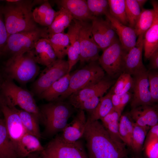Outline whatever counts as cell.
I'll return each mask as SVG.
<instances>
[{
	"label": "cell",
	"instance_id": "cell-27",
	"mask_svg": "<svg viewBox=\"0 0 158 158\" xmlns=\"http://www.w3.org/2000/svg\"><path fill=\"white\" fill-rule=\"evenodd\" d=\"M121 115L113 108L101 120L102 125L110 137L116 141L123 142L118 130L119 120Z\"/></svg>",
	"mask_w": 158,
	"mask_h": 158
},
{
	"label": "cell",
	"instance_id": "cell-25",
	"mask_svg": "<svg viewBox=\"0 0 158 158\" xmlns=\"http://www.w3.org/2000/svg\"><path fill=\"white\" fill-rule=\"evenodd\" d=\"M73 19L71 14L67 10L60 7L53 22L47 27L48 38L54 35L64 32L65 29L69 26Z\"/></svg>",
	"mask_w": 158,
	"mask_h": 158
},
{
	"label": "cell",
	"instance_id": "cell-46",
	"mask_svg": "<svg viewBox=\"0 0 158 158\" xmlns=\"http://www.w3.org/2000/svg\"><path fill=\"white\" fill-rule=\"evenodd\" d=\"M150 64L151 67L154 69L158 68V49L155 51L150 56Z\"/></svg>",
	"mask_w": 158,
	"mask_h": 158
},
{
	"label": "cell",
	"instance_id": "cell-10",
	"mask_svg": "<svg viewBox=\"0 0 158 158\" xmlns=\"http://www.w3.org/2000/svg\"><path fill=\"white\" fill-rule=\"evenodd\" d=\"M81 65L97 61L99 56L100 48L94 38L92 24L89 21H81L79 32Z\"/></svg>",
	"mask_w": 158,
	"mask_h": 158
},
{
	"label": "cell",
	"instance_id": "cell-8",
	"mask_svg": "<svg viewBox=\"0 0 158 158\" xmlns=\"http://www.w3.org/2000/svg\"><path fill=\"white\" fill-rule=\"evenodd\" d=\"M47 27L43 28L38 27L33 30L10 35L7 38L3 54L9 53L12 56L31 51L40 39L47 38Z\"/></svg>",
	"mask_w": 158,
	"mask_h": 158
},
{
	"label": "cell",
	"instance_id": "cell-29",
	"mask_svg": "<svg viewBox=\"0 0 158 158\" xmlns=\"http://www.w3.org/2000/svg\"><path fill=\"white\" fill-rule=\"evenodd\" d=\"M47 39L52 46L58 59H63L67 55V51L70 45L67 33L62 32L54 35Z\"/></svg>",
	"mask_w": 158,
	"mask_h": 158
},
{
	"label": "cell",
	"instance_id": "cell-28",
	"mask_svg": "<svg viewBox=\"0 0 158 158\" xmlns=\"http://www.w3.org/2000/svg\"><path fill=\"white\" fill-rule=\"evenodd\" d=\"M0 158H19L8 135L4 119L0 122Z\"/></svg>",
	"mask_w": 158,
	"mask_h": 158
},
{
	"label": "cell",
	"instance_id": "cell-42",
	"mask_svg": "<svg viewBox=\"0 0 158 158\" xmlns=\"http://www.w3.org/2000/svg\"><path fill=\"white\" fill-rule=\"evenodd\" d=\"M3 18L1 6L0 5V55L3 54L8 37Z\"/></svg>",
	"mask_w": 158,
	"mask_h": 158
},
{
	"label": "cell",
	"instance_id": "cell-17",
	"mask_svg": "<svg viewBox=\"0 0 158 158\" xmlns=\"http://www.w3.org/2000/svg\"><path fill=\"white\" fill-rule=\"evenodd\" d=\"M87 118L84 110L79 109L72 121L68 123L60 134L66 141L74 142L83 137Z\"/></svg>",
	"mask_w": 158,
	"mask_h": 158
},
{
	"label": "cell",
	"instance_id": "cell-48",
	"mask_svg": "<svg viewBox=\"0 0 158 158\" xmlns=\"http://www.w3.org/2000/svg\"><path fill=\"white\" fill-rule=\"evenodd\" d=\"M40 153L39 152L33 153L24 158H40Z\"/></svg>",
	"mask_w": 158,
	"mask_h": 158
},
{
	"label": "cell",
	"instance_id": "cell-37",
	"mask_svg": "<svg viewBox=\"0 0 158 158\" xmlns=\"http://www.w3.org/2000/svg\"><path fill=\"white\" fill-rule=\"evenodd\" d=\"M89 9L94 17L105 15L109 12V4L107 0H87Z\"/></svg>",
	"mask_w": 158,
	"mask_h": 158
},
{
	"label": "cell",
	"instance_id": "cell-38",
	"mask_svg": "<svg viewBox=\"0 0 158 158\" xmlns=\"http://www.w3.org/2000/svg\"><path fill=\"white\" fill-rule=\"evenodd\" d=\"M73 23L68 27L67 33L68 35L70 45L80 54V46L79 36L81 21L73 19Z\"/></svg>",
	"mask_w": 158,
	"mask_h": 158
},
{
	"label": "cell",
	"instance_id": "cell-18",
	"mask_svg": "<svg viewBox=\"0 0 158 158\" xmlns=\"http://www.w3.org/2000/svg\"><path fill=\"white\" fill-rule=\"evenodd\" d=\"M130 114L135 123L147 130L158 123L157 108L153 104L141 105L133 108Z\"/></svg>",
	"mask_w": 158,
	"mask_h": 158
},
{
	"label": "cell",
	"instance_id": "cell-31",
	"mask_svg": "<svg viewBox=\"0 0 158 158\" xmlns=\"http://www.w3.org/2000/svg\"><path fill=\"white\" fill-rule=\"evenodd\" d=\"M133 123L130 114L121 115L119 122V134L123 142L130 148L132 145Z\"/></svg>",
	"mask_w": 158,
	"mask_h": 158
},
{
	"label": "cell",
	"instance_id": "cell-9",
	"mask_svg": "<svg viewBox=\"0 0 158 158\" xmlns=\"http://www.w3.org/2000/svg\"><path fill=\"white\" fill-rule=\"evenodd\" d=\"M68 64L63 59H57L42 71L38 78L33 83V92L38 96L54 83L68 73Z\"/></svg>",
	"mask_w": 158,
	"mask_h": 158
},
{
	"label": "cell",
	"instance_id": "cell-26",
	"mask_svg": "<svg viewBox=\"0 0 158 158\" xmlns=\"http://www.w3.org/2000/svg\"><path fill=\"white\" fill-rule=\"evenodd\" d=\"M7 105L19 115L26 132L35 136L40 140L42 136L39 126L40 122L38 117L30 113L18 109L16 107Z\"/></svg>",
	"mask_w": 158,
	"mask_h": 158
},
{
	"label": "cell",
	"instance_id": "cell-49",
	"mask_svg": "<svg viewBox=\"0 0 158 158\" xmlns=\"http://www.w3.org/2000/svg\"><path fill=\"white\" fill-rule=\"evenodd\" d=\"M139 7L141 9L143 8V6L145 4L147 0H136Z\"/></svg>",
	"mask_w": 158,
	"mask_h": 158
},
{
	"label": "cell",
	"instance_id": "cell-1",
	"mask_svg": "<svg viewBox=\"0 0 158 158\" xmlns=\"http://www.w3.org/2000/svg\"><path fill=\"white\" fill-rule=\"evenodd\" d=\"M83 137L89 158H125L127 156L126 144L113 139L98 121L87 118Z\"/></svg>",
	"mask_w": 158,
	"mask_h": 158
},
{
	"label": "cell",
	"instance_id": "cell-43",
	"mask_svg": "<svg viewBox=\"0 0 158 158\" xmlns=\"http://www.w3.org/2000/svg\"><path fill=\"white\" fill-rule=\"evenodd\" d=\"M67 55L69 66L68 73H70L74 66L80 60V54L70 45L67 51Z\"/></svg>",
	"mask_w": 158,
	"mask_h": 158
},
{
	"label": "cell",
	"instance_id": "cell-45",
	"mask_svg": "<svg viewBox=\"0 0 158 158\" xmlns=\"http://www.w3.org/2000/svg\"><path fill=\"white\" fill-rule=\"evenodd\" d=\"M131 96V94L129 92L121 95L120 111L121 113H122L124 107L130 100Z\"/></svg>",
	"mask_w": 158,
	"mask_h": 158
},
{
	"label": "cell",
	"instance_id": "cell-4",
	"mask_svg": "<svg viewBox=\"0 0 158 158\" xmlns=\"http://www.w3.org/2000/svg\"><path fill=\"white\" fill-rule=\"evenodd\" d=\"M37 64L31 51L12 56L6 61L4 70L8 79L24 85L38 75L40 68Z\"/></svg>",
	"mask_w": 158,
	"mask_h": 158
},
{
	"label": "cell",
	"instance_id": "cell-50",
	"mask_svg": "<svg viewBox=\"0 0 158 158\" xmlns=\"http://www.w3.org/2000/svg\"><path fill=\"white\" fill-rule=\"evenodd\" d=\"M1 85V84H0V89ZM2 100V99L1 97V95L0 93V117L1 116V114L2 113L1 110V102Z\"/></svg>",
	"mask_w": 158,
	"mask_h": 158
},
{
	"label": "cell",
	"instance_id": "cell-20",
	"mask_svg": "<svg viewBox=\"0 0 158 158\" xmlns=\"http://www.w3.org/2000/svg\"><path fill=\"white\" fill-rule=\"evenodd\" d=\"M151 2L155 11V16L152 25L143 35L144 56L146 59H149L158 49V3L155 0H152Z\"/></svg>",
	"mask_w": 158,
	"mask_h": 158
},
{
	"label": "cell",
	"instance_id": "cell-3",
	"mask_svg": "<svg viewBox=\"0 0 158 158\" xmlns=\"http://www.w3.org/2000/svg\"><path fill=\"white\" fill-rule=\"evenodd\" d=\"M44 127L42 138H50L62 132L75 109L68 102L56 100L39 107Z\"/></svg>",
	"mask_w": 158,
	"mask_h": 158
},
{
	"label": "cell",
	"instance_id": "cell-32",
	"mask_svg": "<svg viewBox=\"0 0 158 158\" xmlns=\"http://www.w3.org/2000/svg\"><path fill=\"white\" fill-rule=\"evenodd\" d=\"M155 16V11L152 9H141L134 29L137 37L144 34L152 25Z\"/></svg>",
	"mask_w": 158,
	"mask_h": 158
},
{
	"label": "cell",
	"instance_id": "cell-52",
	"mask_svg": "<svg viewBox=\"0 0 158 158\" xmlns=\"http://www.w3.org/2000/svg\"></svg>",
	"mask_w": 158,
	"mask_h": 158
},
{
	"label": "cell",
	"instance_id": "cell-21",
	"mask_svg": "<svg viewBox=\"0 0 158 158\" xmlns=\"http://www.w3.org/2000/svg\"><path fill=\"white\" fill-rule=\"evenodd\" d=\"M55 2L60 7L69 12L73 19L81 21H89L94 17L89 9L86 0H60Z\"/></svg>",
	"mask_w": 158,
	"mask_h": 158
},
{
	"label": "cell",
	"instance_id": "cell-34",
	"mask_svg": "<svg viewBox=\"0 0 158 158\" xmlns=\"http://www.w3.org/2000/svg\"><path fill=\"white\" fill-rule=\"evenodd\" d=\"M147 130L133 122L131 148L135 153L139 154L141 152Z\"/></svg>",
	"mask_w": 158,
	"mask_h": 158
},
{
	"label": "cell",
	"instance_id": "cell-33",
	"mask_svg": "<svg viewBox=\"0 0 158 158\" xmlns=\"http://www.w3.org/2000/svg\"><path fill=\"white\" fill-rule=\"evenodd\" d=\"M108 1L110 13L121 23L128 26L125 0H109Z\"/></svg>",
	"mask_w": 158,
	"mask_h": 158
},
{
	"label": "cell",
	"instance_id": "cell-7",
	"mask_svg": "<svg viewBox=\"0 0 158 158\" xmlns=\"http://www.w3.org/2000/svg\"><path fill=\"white\" fill-rule=\"evenodd\" d=\"M44 148L40 158H89L80 141H66L60 134L56 135Z\"/></svg>",
	"mask_w": 158,
	"mask_h": 158
},
{
	"label": "cell",
	"instance_id": "cell-6",
	"mask_svg": "<svg viewBox=\"0 0 158 158\" xmlns=\"http://www.w3.org/2000/svg\"><path fill=\"white\" fill-rule=\"evenodd\" d=\"M104 76V71L97 61L88 63L71 74L68 89L57 100L63 101L75 92L97 83Z\"/></svg>",
	"mask_w": 158,
	"mask_h": 158
},
{
	"label": "cell",
	"instance_id": "cell-35",
	"mask_svg": "<svg viewBox=\"0 0 158 158\" xmlns=\"http://www.w3.org/2000/svg\"><path fill=\"white\" fill-rule=\"evenodd\" d=\"M133 80L131 75L127 73H121L117 81L111 90L112 93L121 95L132 89Z\"/></svg>",
	"mask_w": 158,
	"mask_h": 158
},
{
	"label": "cell",
	"instance_id": "cell-47",
	"mask_svg": "<svg viewBox=\"0 0 158 158\" xmlns=\"http://www.w3.org/2000/svg\"><path fill=\"white\" fill-rule=\"evenodd\" d=\"M147 135L146 141L158 138V124L151 127Z\"/></svg>",
	"mask_w": 158,
	"mask_h": 158
},
{
	"label": "cell",
	"instance_id": "cell-39",
	"mask_svg": "<svg viewBox=\"0 0 158 158\" xmlns=\"http://www.w3.org/2000/svg\"><path fill=\"white\" fill-rule=\"evenodd\" d=\"M148 78L153 103L158 100V74L157 72L148 71Z\"/></svg>",
	"mask_w": 158,
	"mask_h": 158
},
{
	"label": "cell",
	"instance_id": "cell-5",
	"mask_svg": "<svg viewBox=\"0 0 158 158\" xmlns=\"http://www.w3.org/2000/svg\"><path fill=\"white\" fill-rule=\"evenodd\" d=\"M2 99L7 105L18 106L22 109L36 116L41 122L42 117L32 93L18 86L8 79L4 81L0 87Z\"/></svg>",
	"mask_w": 158,
	"mask_h": 158
},
{
	"label": "cell",
	"instance_id": "cell-2",
	"mask_svg": "<svg viewBox=\"0 0 158 158\" xmlns=\"http://www.w3.org/2000/svg\"><path fill=\"white\" fill-rule=\"evenodd\" d=\"M42 0H6V4L1 6L8 36L24 31L33 30L38 28L32 15V8Z\"/></svg>",
	"mask_w": 158,
	"mask_h": 158
},
{
	"label": "cell",
	"instance_id": "cell-13",
	"mask_svg": "<svg viewBox=\"0 0 158 158\" xmlns=\"http://www.w3.org/2000/svg\"><path fill=\"white\" fill-rule=\"evenodd\" d=\"M92 33L96 43L103 51L118 38L107 19L94 17L91 20Z\"/></svg>",
	"mask_w": 158,
	"mask_h": 158
},
{
	"label": "cell",
	"instance_id": "cell-44",
	"mask_svg": "<svg viewBox=\"0 0 158 158\" xmlns=\"http://www.w3.org/2000/svg\"><path fill=\"white\" fill-rule=\"evenodd\" d=\"M56 12L51 6L48 10L47 14L39 24L47 27L49 26L54 20Z\"/></svg>",
	"mask_w": 158,
	"mask_h": 158
},
{
	"label": "cell",
	"instance_id": "cell-36",
	"mask_svg": "<svg viewBox=\"0 0 158 158\" xmlns=\"http://www.w3.org/2000/svg\"><path fill=\"white\" fill-rule=\"evenodd\" d=\"M126 15L128 26L134 29L141 9L136 0H125Z\"/></svg>",
	"mask_w": 158,
	"mask_h": 158
},
{
	"label": "cell",
	"instance_id": "cell-24",
	"mask_svg": "<svg viewBox=\"0 0 158 158\" xmlns=\"http://www.w3.org/2000/svg\"><path fill=\"white\" fill-rule=\"evenodd\" d=\"M70 76L71 74L68 73L56 81L42 92L39 97L49 102L57 100L68 89Z\"/></svg>",
	"mask_w": 158,
	"mask_h": 158
},
{
	"label": "cell",
	"instance_id": "cell-40",
	"mask_svg": "<svg viewBox=\"0 0 158 158\" xmlns=\"http://www.w3.org/2000/svg\"><path fill=\"white\" fill-rule=\"evenodd\" d=\"M51 6L47 0H45L41 5L36 7L32 11L34 19L37 23L39 24L46 16L48 9Z\"/></svg>",
	"mask_w": 158,
	"mask_h": 158
},
{
	"label": "cell",
	"instance_id": "cell-51",
	"mask_svg": "<svg viewBox=\"0 0 158 158\" xmlns=\"http://www.w3.org/2000/svg\"><path fill=\"white\" fill-rule=\"evenodd\" d=\"M2 119L1 118H0V122H1V120H2Z\"/></svg>",
	"mask_w": 158,
	"mask_h": 158
},
{
	"label": "cell",
	"instance_id": "cell-19",
	"mask_svg": "<svg viewBox=\"0 0 158 158\" xmlns=\"http://www.w3.org/2000/svg\"><path fill=\"white\" fill-rule=\"evenodd\" d=\"M118 37L124 50L128 52L135 45L137 36L134 29L125 25L113 17L109 12L105 15Z\"/></svg>",
	"mask_w": 158,
	"mask_h": 158
},
{
	"label": "cell",
	"instance_id": "cell-15",
	"mask_svg": "<svg viewBox=\"0 0 158 158\" xmlns=\"http://www.w3.org/2000/svg\"><path fill=\"white\" fill-rule=\"evenodd\" d=\"M147 71L134 76L132 89L133 95L131 103L132 108L143 105H153Z\"/></svg>",
	"mask_w": 158,
	"mask_h": 158
},
{
	"label": "cell",
	"instance_id": "cell-23",
	"mask_svg": "<svg viewBox=\"0 0 158 158\" xmlns=\"http://www.w3.org/2000/svg\"><path fill=\"white\" fill-rule=\"evenodd\" d=\"M36 137L26 133L16 143L15 147L19 158H24L31 154L42 152L44 147Z\"/></svg>",
	"mask_w": 158,
	"mask_h": 158
},
{
	"label": "cell",
	"instance_id": "cell-12",
	"mask_svg": "<svg viewBox=\"0 0 158 158\" xmlns=\"http://www.w3.org/2000/svg\"><path fill=\"white\" fill-rule=\"evenodd\" d=\"M144 34L138 37L135 46L125 53L123 58V71L135 76L147 71L142 60Z\"/></svg>",
	"mask_w": 158,
	"mask_h": 158
},
{
	"label": "cell",
	"instance_id": "cell-14",
	"mask_svg": "<svg viewBox=\"0 0 158 158\" xmlns=\"http://www.w3.org/2000/svg\"><path fill=\"white\" fill-rule=\"evenodd\" d=\"M113 84L104 77L97 83L73 93L68 97V103L74 109L84 101L94 97L103 96Z\"/></svg>",
	"mask_w": 158,
	"mask_h": 158
},
{
	"label": "cell",
	"instance_id": "cell-11",
	"mask_svg": "<svg viewBox=\"0 0 158 158\" xmlns=\"http://www.w3.org/2000/svg\"><path fill=\"white\" fill-rule=\"evenodd\" d=\"M126 52L117 38L103 51L99 63L109 75L115 76L123 71V58Z\"/></svg>",
	"mask_w": 158,
	"mask_h": 158
},
{
	"label": "cell",
	"instance_id": "cell-30",
	"mask_svg": "<svg viewBox=\"0 0 158 158\" xmlns=\"http://www.w3.org/2000/svg\"><path fill=\"white\" fill-rule=\"evenodd\" d=\"M111 94L110 90L101 98L95 108L89 113L87 119L92 121L101 120L112 110L114 108L111 99Z\"/></svg>",
	"mask_w": 158,
	"mask_h": 158
},
{
	"label": "cell",
	"instance_id": "cell-22",
	"mask_svg": "<svg viewBox=\"0 0 158 158\" xmlns=\"http://www.w3.org/2000/svg\"><path fill=\"white\" fill-rule=\"evenodd\" d=\"M31 51L36 62L46 67L50 65L57 59L56 54L47 38L40 39Z\"/></svg>",
	"mask_w": 158,
	"mask_h": 158
},
{
	"label": "cell",
	"instance_id": "cell-16",
	"mask_svg": "<svg viewBox=\"0 0 158 158\" xmlns=\"http://www.w3.org/2000/svg\"><path fill=\"white\" fill-rule=\"evenodd\" d=\"M1 109L4 116L8 134L14 145L26 131L19 115L3 100L1 104Z\"/></svg>",
	"mask_w": 158,
	"mask_h": 158
},
{
	"label": "cell",
	"instance_id": "cell-41",
	"mask_svg": "<svg viewBox=\"0 0 158 158\" xmlns=\"http://www.w3.org/2000/svg\"><path fill=\"white\" fill-rule=\"evenodd\" d=\"M145 152L148 158H158V138L146 141Z\"/></svg>",
	"mask_w": 158,
	"mask_h": 158
}]
</instances>
